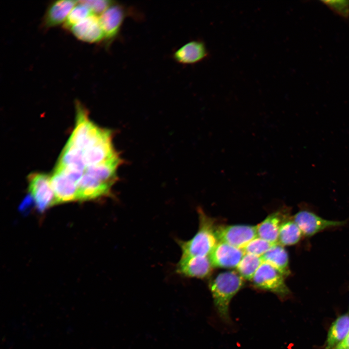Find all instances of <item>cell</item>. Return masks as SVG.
Instances as JSON below:
<instances>
[{
    "label": "cell",
    "mask_w": 349,
    "mask_h": 349,
    "mask_svg": "<svg viewBox=\"0 0 349 349\" xmlns=\"http://www.w3.org/2000/svg\"><path fill=\"white\" fill-rule=\"evenodd\" d=\"M263 263L261 256L245 253L236 268L241 277L251 281Z\"/></svg>",
    "instance_id": "ffe728a7"
},
{
    "label": "cell",
    "mask_w": 349,
    "mask_h": 349,
    "mask_svg": "<svg viewBox=\"0 0 349 349\" xmlns=\"http://www.w3.org/2000/svg\"><path fill=\"white\" fill-rule=\"evenodd\" d=\"M28 182L31 198L40 211H44L56 205L51 177L42 173H33L29 175Z\"/></svg>",
    "instance_id": "5b68a950"
},
{
    "label": "cell",
    "mask_w": 349,
    "mask_h": 349,
    "mask_svg": "<svg viewBox=\"0 0 349 349\" xmlns=\"http://www.w3.org/2000/svg\"><path fill=\"white\" fill-rule=\"evenodd\" d=\"M244 254L241 249L219 241L208 257L213 267L233 268H237Z\"/></svg>",
    "instance_id": "30bf717a"
},
{
    "label": "cell",
    "mask_w": 349,
    "mask_h": 349,
    "mask_svg": "<svg viewBox=\"0 0 349 349\" xmlns=\"http://www.w3.org/2000/svg\"><path fill=\"white\" fill-rule=\"evenodd\" d=\"M349 333V315L338 317L332 324L328 334L325 349H334Z\"/></svg>",
    "instance_id": "ac0fdd59"
},
{
    "label": "cell",
    "mask_w": 349,
    "mask_h": 349,
    "mask_svg": "<svg viewBox=\"0 0 349 349\" xmlns=\"http://www.w3.org/2000/svg\"><path fill=\"white\" fill-rule=\"evenodd\" d=\"M321 2L341 17L349 19V0H323Z\"/></svg>",
    "instance_id": "603a6c76"
},
{
    "label": "cell",
    "mask_w": 349,
    "mask_h": 349,
    "mask_svg": "<svg viewBox=\"0 0 349 349\" xmlns=\"http://www.w3.org/2000/svg\"><path fill=\"white\" fill-rule=\"evenodd\" d=\"M303 237V234L291 217L282 224L279 230L278 243L281 245L291 246L297 244Z\"/></svg>",
    "instance_id": "d6986e66"
},
{
    "label": "cell",
    "mask_w": 349,
    "mask_h": 349,
    "mask_svg": "<svg viewBox=\"0 0 349 349\" xmlns=\"http://www.w3.org/2000/svg\"><path fill=\"white\" fill-rule=\"evenodd\" d=\"M51 184L56 205L78 200L77 183L62 172L55 169Z\"/></svg>",
    "instance_id": "4fadbf2b"
},
{
    "label": "cell",
    "mask_w": 349,
    "mask_h": 349,
    "mask_svg": "<svg viewBox=\"0 0 349 349\" xmlns=\"http://www.w3.org/2000/svg\"><path fill=\"white\" fill-rule=\"evenodd\" d=\"M126 15L124 7L114 3L99 16L104 40L108 45L118 35Z\"/></svg>",
    "instance_id": "9c48e42d"
},
{
    "label": "cell",
    "mask_w": 349,
    "mask_h": 349,
    "mask_svg": "<svg viewBox=\"0 0 349 349\" xmlns=\"http://www.w3.org/2000/svg\"><path fill=\"white\" fill-rule=\"evenodd\" d=\"M243 286L244 279L234 271L220 273L209 282L215 308L219 317L225 323L231 322V301Z\"/></svg>",
    "instance_id": "6da1fadb"
},
{
    "label": "cell",
    "mask_w": 349,
    "mask_h": 349,
    "mask_svg": "<svg viewBox=\"0 0 349 349\" xmlns=\"http://www.w3.org/2000/svg\"><path fill=\"white\" fill-rule=\"evenodd\" d=\"M78 40L88 43H98L104 40L99 16L92 14L74 26L70 30Z\"/></svg>",
    "instance_id": "7c38bea8"
},
{
    "label": "cell",
    "mask_w": 349,
    "mask_h": 349,
    "mask_svg": "<svg viewBox=\"0 0 349 349\" xmlns=\"http://www.w3.org/2000/svg\"><path fill=\"white\" fill-rule=\"evenodd\" d=\"M301 230L303 236L310 238L327 229L345 225V221H333L325 219L313 211L301 209L292 217Z\"/></svg>",
    "instance_id": "8992f818"
},
{
    "label": "cell",
    "mask_w": 349,
    "mask_h": 349,
    "mask_svg": "<svg viewBox=\"0 0 349 349\" xmlns=\"http://www.w3.org/2000/svg\"><path fill=\"white\" fill-rule=\"evenodd\" d=\"M80 1L90 9L93 14L97 16H100L114 3V1L108 0H83Z\"/></svg>",
    "instance_id": "cb8c5ba5"
},
{
    "label": "cell",
    "mask_w": 349,
    "mask_h": 349,
    "mask_svg": "<svg viewBox=\"0 0 349 349\" xmlns=\"http://www.w3.org/2000/svg\"><path fill=\"white\" fill-rule=\"evenodd\" d=\"M215 234L219 241L241 249L257 237L256 225H216Z\"/></svg>",
    "instance_id": "52a82bcc"
},
{
    "label": "cell",
    "mask_w": 349,
    "mask_h": 349,
    "mask_svg": "<svg viewBox=\"0 0 349 349\" xmlns=\"http://www.w3.org/2000/svg\"><path fill=\"white\" fill-rule=\"evenodd\" d=\"M76 124L66 145L84 150L94 144L107 129L98 127L89 119V112L79 100H76Z\"/></svg>",
    "instance_id": "3957f363"
},
{
    "label": "cell",
    "mask_w": 349,
    "mask_h": 349,
    "mask_svg": "<svg viewBox=\"0 0 349 349\" xmlns=\"http://www.w3.org/2000/svg\"><path fill=\"white\" fill-rule=\"evenodd\" d=\"M90 9L80 0L73 7L63 24V28L70 30L74 26L92 15Z\"/></svg>",
    "instance_id": "44dd1931"
},
{
    "label": "cell",
    "mask_w": 349,
    "mask_h": 349,
    "mask_svg": "<svg viewBox=\"0 0 349 349\" xmlns=\"http://www.w3.org/2000/svg\"><path fill=\"white\" fill-rule=\"evenodd\" d=\"M113 185L83 173L77 183L78 200L95 199L111 194Z\"/></svg>",
    "instance_id": "8fae6325"
},
{
    "label": "cell",
    "mask_w": 349,
    "mask_h": 349,
    "mask_svg": "<svg viewBox=\"0 0 349 349\" xmlns=\"http://www.w3.org/2000/svg\"><path fill=\"white\" fill-rule=\"evenodd\" d=\"M285 276L270 265L263 262L251 280L256 288L271 292L280 299H286L291 292L285 281Z\"/></svg>",
    "instance_id": "277c9868"
},
{
    "label": "cell",
    "mask_w": 349,
    "mask_h": 349,
    "mask_svg": "<svg viewBox=\"0 0 349 349\" xmlns=\"http://www.w3.org/2000/svg\"><path fill=\"white\" fill-rule=\"evenodd\" d=\"M261 257L263 262L273 267L285 277L290 274L288 253L284 246L278 243L274 244Z\"/></svg>",
    "instance_id": "e0dca14e"
},
{
    "label": "cell",
    "mask_w": 349,
    "mask_h": 349,
    "mask_svg": "<svg viewBox=\"0 0 349 349\" xmlns=\"http://www.w3.org/2000/svg\"><path fill=\"white\" fill-rule=\"evenodd\" d=\"M199 227L190 239H177L181 251V256H208L219 241L215 234V222L201 208L198 209Z\"/></svg>",
    "instance_id": "7a4b0ae2"
},
{
    "label": "cell",
    "mask_w": 349,
    "mask_h": 349,
    "mask_svg": "<svg viewBox=\"0 0 349 349\" xmlns=\"http://www.w3.org/2000/svg\"><path fill=\"white\" fill-rule=\"evenodd\" d=\"M287 207L270 214L256 225L257 237L272 243H277L280 227L289 216Z\"/></svg>",
    "instance_id": "5bb4252c"
},
{
    "label": "cell",
    "mask_w": 349,
    "mask_h": 349,
    "mask_svg": "<svg viewBox=\"0 0 349 349\" xmlns=\"http://www.w3.org/2000/svg\"><path fill=\"white\" fill-rule=\"evenodd\" d=\"M208 51L205 44L200 40L190 41L174 53V60L183 64H192L200 62L208 57Z\"/></svg>",
    "instance_id": "2e32d148"
},
{
    "label": "cell",
    "mask_w": 349,
    "mask_h": 349,
    "mask_svg": "<svg viewBox=\"0 0 349 349\" xmlns=\"http://www.w3.org/2000/svg\"><path fill=\"white\" fill-rule=\"evenodd\" d=\"M78 2L73 0H57L51 2L43 17L42 27L48 29L63 24Z\"/></svg>",
    "instance_id": "9a60e30c"
},
{
    "label": "cell",
    "mask_w": 349,
    "mask_h": 349,
    "mask_svg": "<svg viewBox=\"0 0 349 349\" xmlns=\"http://www.w3.org/2000/svg\"><path fill=\"white\" fill-rule=\"evenodd\" d=\"M212 268L208 256H181L175 271L186 277L203 279L210 274Z\"/></svg>",
    "instance_id": "ba28073f"
},
{
    "label": "cell",
    "mask_w": 349,
    "mask_h": 349,
    "mask_svg": "<svg viewBox=\"0 0 349 349\" xmlns=\"http://www.w3.org/2000/svg\"><path fill=\"white\" fill-rule=\"evenodd\" d=\"M274 244L260 237H256L250 241L243 249L245 254H250L261 256Z\"/></svg>",
    "instance_id": "7402d4cb"
}]
</instances>
